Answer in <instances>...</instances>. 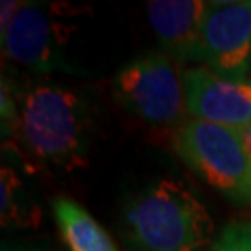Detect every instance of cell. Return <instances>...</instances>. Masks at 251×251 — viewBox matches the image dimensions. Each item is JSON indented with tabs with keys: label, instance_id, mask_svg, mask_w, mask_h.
Wrapping results in <instances>:
<instances>
[{
	"label": "cell",
	"instance_id": "cell-5",
	"mask_svg": "<svg viewBox=\"0 0 251 251\" xmlns=\"http://www.w3.org/2000/svg\"><path fill=\"white\" fill-rule=\"evenodd\" d=\"M205 67L229 78H250L251 0L206 2L201 25Z\"/></svg>",
	"mask_w": 251,
	"mask_h": 251
},
{
	"label": "cell",
	"instance_id": "cell-3",
	"mask_svg": "<svg viewBox=\"0 0 251 251\" xmlns=\"http://www.w3.org/2000/svg\"><path fill=\"white\" fill-rule=\"evenodd\" d=\"M175 151L210 188L238 205H251V160L240 132L199 119L182 121L175 132Z\"/></svg>",
	"mask_w": 251,
	"mask_h": 251
},
{
	"label": "cell",
	"instance_id": "cell-12",
	"mask_svg": "<svg viewBox=\"0 0 251 251\" xmlns=\"http://www.w3.org/2000/svg\"><path fill=\"white\" fill-rule=\"evenodd\" d=\"M23 6H25V2H17V0H4L2 2V9H0V34L2 36L8 32L9 25L13 23V19Z\"/></svg>",
	"mask_w": 251,
	"mask_h": 251
},
{
	"label": "cell",
	"instance_id": "cell-1",
	"mask_svg": "<svg viewBox=\"0 0 251 251\" xmlns=\"http://www.w3.org/2000/svg\"><path fill=\"white\" fill-rule=\"evenodd\" d=\"M15 136L36 160L67 171L82 168L91 138L88 100L58 84H37L21 99Z\"/></svg>",
	"mask_w": 251,
	"mask_h": 251
},
{
	"label": "cell",
	"instance_id": "cell-4",
	"mask_svg": "<svg viewBox=\"0 0 251 251\" xmlns=\"http://www.w3.org/2000/svg\"><path fill=\"white\" fill-rule=\"evenodd\" d=\"M114 95L126 112L151 125H180L188 114L184 71L164 52L125 63L114 78Z\"/></svg>",
	"mask_w": 251,
	"mask_h": 251
},
{
	"label": "cell",
	"instance_id": "cell-2",
	"mask_svg": "<svg viewBox=\"0 0 251 251\" xmlns=\"http://www.w3.org/2000/svg\"><path fill=\"white\" fill-rule=\"evenodd\" d=\"M125 224L134 251H201L214 236L206 206L175 179L156 180L130 199Z\"/></svg>",
	"mask_w": 251,
	"mask_h": 251
},
{
	"label": "cell",
	"instance_id": "cell-14",
	"mask_svg": "<svg viewBox=\"0 0 251 251\" xmlns=\"http://www.w3.org/2000/svg\"><path fill=\"white\" fill-rule=\"evenodd\" d=\"M2 251H28V250H23V248L17 250L13 244H4V246H2Z\"/></svg>",
	"mask_w": 251,
	"mask_h": 251
},
{
	"label": "cell",
	"instance_id": "cell-6",
	"mask_svg": "<svg viewBox=\"0 0 251 251\" xmlns=\"http://www.w3.org/2000/svg\"><path fill=\"white\" fill-rule=\"evenodd\" d=\"M190 119L242 132L251 126V78H229L208 67L184 71Z\"/></svg>",
	"mask_w": 251,
	"mask_h": 251
},
{
	"label": "cell",
	"instance_id": "cell-7",
	"mask_svg": "<svg viewBox=\"0 0 251 251\" xmlns=\"http://www.w3.org/2000/svg\"><path fill=\"white\" fill-rule=\"evenodd\" d=\"M60 43L58 25L36 4H25L2 36V47L9 60L37 71L60 69Z\"/></svg>",
	"mask_w": 251,
	"mask_h": 251
},
{
	"label": "cell",
	"instance_id": "cell-11",
	"mask_svg": "<svg viewBox=\"0 0 251 251\" xmlns=\"http://www.w3.org/2000/svg\"><path fill=\"white\" fill-rule=\"evenodd\" d=\"M208 251H251V222H236L224 227Z\"/></svg>",
	"mask_w": 251,
	"mask_h": 251
},
{
	"label": "cell",
	"instance_id": "cell-10",
	"mask_svg": "<svg viewBox=\"0 0 251 251\" xmlns=\"http://www.w3.org/2000/svg\"><path fill=\"white\" fill-rule=\"evenodd\" d=\"M0 186H2L0 188V192H2L0 214H2V225L4 227L26 225L28 220H36V214L30 212L34 206H32V203H28L26 196H25V184L15 175V171L4 166Z\"/></svg>",
	"mask_w": 251,
	"mask_h": 251
},
{
	"label": "cell",
	"instance_id": "cell-8",
	"mask_svg": "<svg viewBox=\"0 0 251 251\" xmlns=\"http://www.w3.org/2000/svg\"><path fill=\"white\" fill-rule=\"evenodd\" d=\"M206 2L203 0H151L149 23L164 54L177 63L203 62L201 25Z\"/></svg>",
	"mask_w": 251,
	"mask_h": 251
},
{
	"label": "cell",
	"instance_id": "cell-13",
	"mask_svg": "<svg viewBox=\"0 0 251 251\" xmlns=\"http://www.w3.org/2000/svg\"><path fill=\"white\" fill-rule=\"evenodd\" d=\"M240 140H242L244 151H246L248 158L251 160V126H248L246 130H242V132H240Z\"/></svg>",
	"mask_w": 251,
	"mask_h": 251
},
{
	"label": "cell",
	"instance_id": "cell-9",
	"mask_svg": "<svg viewBox=\"0 0 251 251\" xmlns=\"http://www.w3.org/2000/svg\"><path fill=\"white\" fill-rule=\"evenodd\" d=\"M52 214L63 242L71 251H119L95 218L69 198L52 201Z\"/></svg>",
	"mask_w": 251,
	"mask_h": 251
}]
</instances>
